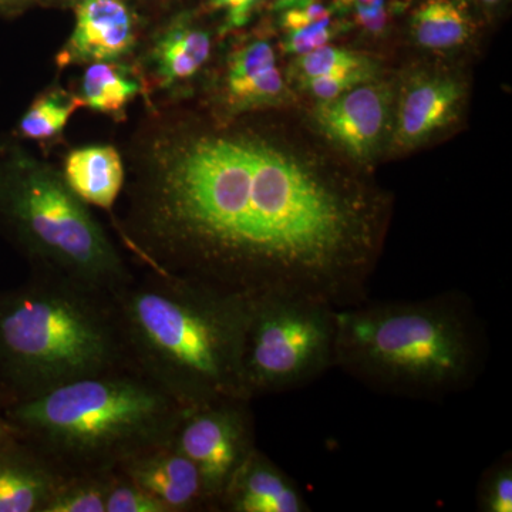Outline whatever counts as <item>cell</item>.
Returning a JSON list of instances; mask_svg holds the SVG:
<instances>
[{"label":"cell","mask_w":512,"mask_h":512,"mask_svg":"<svg viewBox=\"0 0 512 512\" xmlns=\"http://www.w3.org/2000/svg\"><path fill=\"white\" fill-rule=\"evenodd\" d=\"M0 208L40 275L107 295L134 278L89 205L52 165L16 153L0 171Z\"/></svg>","instance_id":"6"},{"label":"cell","mask_w":512,"mask_h":512,"mask_svg":"<svg viewBox=\"0 0 512 512\" xmlns=\"http://www.w3.org/2000/svg\"><path fill=\"white\" fill-rule=\"evenodd\" d=\"M261 0H210L211 8L225 12L227 28H242L247 25Z\"/></svg>","instance_id":"27"},{"label":"cell","mask_w":512,"mask_h":512,"mask_svg":"<svg viewBox=\"0 0 512 512\" xmlns=\"http://www.w3.org/2000/svg\"><path fill=\"white\" fill-rule=\"evenodd\" d=\"M210 56V35L190 20L180 19L158 33L147 63L160 89H175L197 76Z\"/></svg>","instance_id":"14"},{"label":"cell","mask_w":512,"mask_h":512,"mask_svg":"<svg viewBox=\"0 0 512 512\" xmlns=\"http://www.w3.org/2000/svg\"><path fill=\"white\" fill-rule=\"evenodd\" d=\"M218 511L309 512L298 483L255 448L229 481Z\"/></svg>","instance_id":"11"},{"label":"cell","mask_w":512,"mask_h":512,"mask_svg":"<svg viewBox=\"0 0 512 512\" xmlns=\"http://www.w3.org/2000/svg\"><path fill=\"white\" fill-rule=\"evenodd\" d=\"M113 302L133 366L183 406L249 400L242 363L251 301L148 272Z\"/></svg>","instance_id":"3"},{"label":"cell","mask_w":512,"mask_h":512,"mask_svg":"<svg viewBox=\"0 0 512 512\" xmlns=\"http://www.w3.org/2000/svg\"><path fill=\"white\" fill-rule=\"evenodd\" d=\"M336 311L329 303L299 296L251 301L242 363L251 402L301 389L335 367Z\"/></svg>","instance_id":"7"},{"label":"cell","mask_w":512,"mask_h":512,"mask_svg":"<svg viewBox=\"0 0 512 512\" xmlns=\"http://www.w3.org/2000/svg\"><path fill=\"white\" fill-rule=\"evenodd\" d=\"M481 3H485V5H488V6H494V5H498V3L501 2V0H480Z\"/></svg>","instance_id":"30"},{"label":"cell","mask_w":512,"mask_h":512,"mask_svg":"<svg viewBox=\"0 0 512 512\" xmlns=\"http://www.w3.org/2000/svg\"><path fill=\"white\" fill-rule=\"evenodd\" d=\"M460 89L447 79H424L407 90L399 111L397 141L414 146L446 126L456 114Z\"/></svg>","instance_id":"17"},{"label":"cell","mask_w":512,"mask_h":512,"mask_svg":"<svg viewBox=\"0 0 512 512\" xmlns=\"http://www.w3.org/2000/svg\"><path fill=\"white\" fill-rule=\"evenodd\" d=\"M293 70L303 82V80L328 76V74L370 72V64L365 57L356 53L322 46L299 57Z\"/></svg>","instance_id":"22"},{"label":"cell","mask_w":512,"mask_h":512,"mask_svg":"<svg viewBox=\"0 0 512 512\" xmlns=\"http://www.w3.org/2000/svg\"><path fill=\"white\" fill-rule=\"evenodd\" d=\"M387 96L382 87L356 86L316 110L320 127L356 157L372 153L386 121Z\"/></svg>","instance_id":"12"},{"label":"cell","mask_w":512,"mask_h":512,"mask_svg":"<svg viewBox=\"0 0 512 512\" xmlns=\"http://www.w3.org/2000/svg\"><path fill=\"white\" fill-rule=\"evenodd\" d=\"M356 16L360 25L370 32H380L386 25L387 12L384 0H373L370 3H355Z\"/></svg>","instance_id":"28"},{"label":"cell","mask_w":512,"mask_h":512,"mask_svg":"<svg viewBox=\"0 0 512 512\" xmlns=\"http://www.w3.org/2000/svg\"><path fill=\"white\" fill-rule=\"evenodd\" d=\"M63 178L87 205L110 211L124 190L126 168L114 147H82L67 156Z\"/></svg>","instance_id":"16"},{"label":"cell","mask_w":512,"mask_h":512,"mask_svg":"<svg viewBox=\"0 0 512 512\" xmlns=\"http://www.w3.org/2000/svg\"><path fill=\"white\" fill-rule=\"evenodd\" d=\"M188 409L126 366L22 400L9 419L12 430L67 477L113 473L130 458L170 444Z\"/></svg>","instance_id":"4"},{"label":"cell","mask_w":512,"mask_h":512,"mask_svg":"<svg viewBox=\"0 0 512 512\" xmlns=\"http://www.w3.org/2000/svg\"><path fill=\"white\" fill-rule=\"evenodd\" d=\"M370 72H350L328 74V76L315 77V79L303 80L306 89L315 94L322 101L332 100L340 94L355 89L360 83L365 82Z\"/></svg>","instance_id":"25"},{"label":"cell","mask_w":512,"mask_h":512,"mask_svg":"<svg viewBox=\"0 0 512 512\" xmlns=\"http://www.w3.org/2000/svg\"><path fill=\"white\" fill-rule=\"evenodd\" d=\"M126 366L113 295L40 275L0 299V370L19 402Z\"/></svg>","instance_id":"5"},{"label":"cell","mask_w":512,"mask_h":512,"mask_svg":"<svg viewBox=\"0 0 512 512\" xmlns=\"http://www.w3.org/2000/svg\"><path fill=\"white\" fill-rule=\"evenodd\" d=\"M225 92L228 107L234 111L268 106L282 99L285 83L269 43L255 40L232 53L225 77Z\"/></svg>","instance_id":"13"},{"label":"cell","mask_w":512,"mask_h":512,"mask_svg":"<svg viewBox=\"0 0 512 512\" xmlns=\"http://www.w3.org/2000/svg\"><path fill=\"white\" fill-rule=\"evenodd\" d=\"M413 35L429 49H451L470 37L471 22L458 0H426L414 12Z\"/></svg>","instance_id":"19"},{"label":"cell","mask_w":512,"mask_h":512,"mask_svg":"<svg viewBox=\"0 0 512 512\" xmlns=\"http://www.w3.org/2000/svg\"><path fill=\"white\" fill-rule=\"evenodd\" d=\"M0 447V512H43L62 473L29 447L26 453H5Z\"/></svg>","instance_id":"15"},{"label":"cell","mask_w":512,"mask_h":512,"mask_svg":"<svg viewBox=\"0 0 512 512\" xmlns=\"http://www.w3.org/2000/svg\"><path fill=\"white\" fill-rule=\"evenodd\" d=\"M477 511H512V456L510 451L497 458L481 476L477 490Z\"/></svg>","instance_id":"23"},{"label":"cell","mask_w":512,"mask_h":512,"mask_svg":"<svg viewBox=\"0 0 512 512\" xmlns=\"http://www.w3.org/2000/svg\"><path fill=\"white\" fill-rule=\"evenodd\" d=\"M490 353L487 329L461 292L366 301L336 311L335 367L380 394L439 402L471 389Z\"/></svg>","instance_id":"2"},{"label":"cell","mask_w":512,"mask_h":512,"mask_svg":"<svg viewBox=\"0 0 512 512\" xmlns=\"http://www.w3.org/2000/svg\"><path fill=\"white\" fill-rule=\"evenodd\" d=\"M345 2H349V3H370V2H373V0H345Z\"/></svg>","instance_id":"31"},{"label":"cell","mask_w":512,"mask_h":512,"mask_svg":"<svg viewBox=\"0 0 512 512\" xmlns=\"http://www.w3.org/2000/svg\"><path fill=\"white\" fill-rule=\"evenodd\" d=\"M117 473L153 495L170 512L211 511L197 467L173 443L130 458Z\"/></svg>","instance_id":"10"},{"label":"cell","mask_w":512,"mask_h":512,"mask_svg":"<svg viewBox=\"0 0 512 512\" xmlns=\"http://www.w3.org/2000/svg\"><path fill=\"white\" fill-rule=\"evenodd\" d=\"M113 473L64 477L43 512H106Z\"/></svg>","instance_id":"21"},{"label":"cell","mask_w":512,"mask_h":512,"mask_svg":"<svg viewBox=\"0 0 512 512\" xmlns=\"http://www.w3.org/2000/svg\"><path fill=\"white\" fill-rule=\"evenodd\" d=\"M79 96L52 90L37 97L20 120L23 137L35 141H49L62 134L76 110L82 107Z\"/></svg>","instance_id":"20"},{"label":"cell","mask_w":512,"mask_h":512,"mask_svg":"<svg viewBox=\"0 0 512 512\" xmlns=\"http://www.w3.org/2000/svg\"><path fill=\"white\" fill-rule=\"evenodd\" d=\"M10 430H12V427H10L9 424H6L5 420L0 419V447L5 446Z\"/></svg>","instance_id":"29"},{"label":"cell","mask_w":512,"mask_h":512,"mask_svg":"<svg viewBox=\"0 0 512 512\" xmlns=\"http://www.w3.org/2000/svg\"><path fill=\"white\" fill-rule=\"evenodd\" d=\"M332 36L330 30V18L318 20L303 28L291 30L286 39V49L296 55H306L312 50L326 46Z\"/></svg>","instance_id":"26"},{"label":"cell","mask_w":512,"mask_h":512,"mask_svg":"<svg viewBox=\"0 0 512 512\" xmlns=\"http://www.w3.org/2000/svg\"><path fill=\"white\" fill-rule=\"evenodd\" d=\"M121 232L148 272L254 301H366L373 211L254 137L157 124L136 151Z\"/></svg>","instance_id":"1"},{"label":"cell","mask_w":512,"mask_h":512,"mask_svg":"<svg viewBox=\"0 0 512 512\" xmlns=\"http://www.w3.org/2000/svg\"><path fill=\"white\" fill-rule=\"evenodd\" d=\"M106 512H170L163 503L121 474H114Z\"/></svg>","instance_id":"24"},{"label":"cell","mask_w":512,"mask_h":512,"mask_svg":"<svg viewBox=\"0 0 512 512\" xmlns=\"http://www.w3.org/2000/svg\"><path fill=\"white\" fill-rule=\"evenodd\" d=\"M136 45V23L124 0H82L60 66L120 62Z\"/></svg>","instance_id":"9"},{"label":"cell","mask_w":512,"mask_h":512,"mask_svg":"<svg viewBox=\"0 0 512 512\" xmlns=\"http://www.w3.org/2000/svg\"><path fill=\"white\" fill-rule=\"evenodd\" d=\"M143 92L136 73L120 62H97L87 66L80 100L83 106L107 116L123 117L128 104Z\"/></svg>","instance_id":"18"},{"label":"cell","mask_w":512,"mask_h":512,"mask_svg":"<svg viewBox=\"0 0 512 512\" xmlns=\"http://www.w3.org/2000/svg\"><path fill=\"white\" fill-rule=\"evenodd\" d=\"M249 404L229 399L190 407L171 441L197 467L211 511H218L229 481L256 448Z\"/></svg>","instance_id":"8"}]
</instances>
